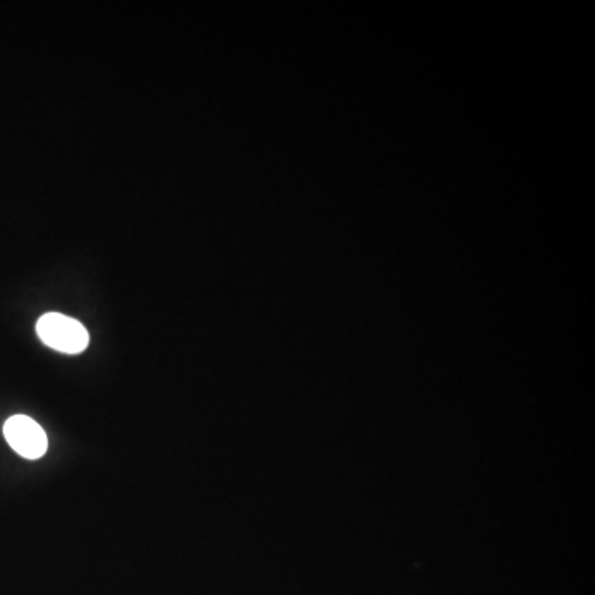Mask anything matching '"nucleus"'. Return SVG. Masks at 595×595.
Returning a JSON list of instances; mask_svg holds the SVG:
<instances>
[{"instance_id":"obj_1","label":"nucleus","mask_w":595,"mask_h":595,"mask_svg":"<svg viewBox=\"0 0 595 595\" xmlns=\"http://www.w3.org/2000/svg\"><path fill=\"white\" fill-rule=\"evenodd\" d=\"M37 334L48 348L63 354H80L90 344V334L85 326L60 313H47L37 321Z\"/></svg>"},{"instance_id":"obj_2","label":"nucleus","mask_w":595,"mask_h":595,"mask_svg":"<svg viewBox=\"0 0 595 595\" xmlns=\"http://www.w3.org/2000/svg\"><path fill=\"white\" fill-rule=\"evenodd\" d=\"M4 437L20 457L37 460L47 453L48 438L34 419L14 415L4 425Z\"/></svg>"}]
</instances>
